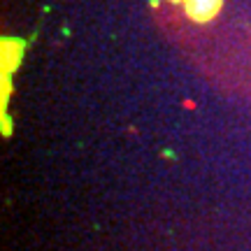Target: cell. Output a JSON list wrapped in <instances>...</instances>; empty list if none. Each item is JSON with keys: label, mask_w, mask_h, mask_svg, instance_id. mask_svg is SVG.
I'll use <instances>...</instances> for the list:
<instances>
[{"label": "cell", "mask_w": 251, "mask_h": 251, "mask_svg": "<svg viewBox=\"0 0 251 251\" xmlns=\"http://www.w3.org/2000/svg\"><path fill=\"white\" fill-rule=\"evenodd\" d=\"M184 7H186V14L193 21H200L205 24L209 19H214L221 9V0H181Z\"/></svg>", "instance_id": "obj_1"}]
</instances>
